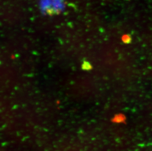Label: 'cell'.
<instances>
[{
    "instance_id": "cell-1",
    "label": "cell",
    "mask_w": 152,
    "mask_h": 151,
    "mask_svg": "<svg viewBox=\"0 0 152 151\" xmlns=\"http://www.w3.org/2000/svg\"><path fill=\"white\" fill-rule=\"evenodd\" d=\"M114 122L116 123H121L125 120V117L122 115H118L114 118Z\"/></svg>"
}]
</instances>
